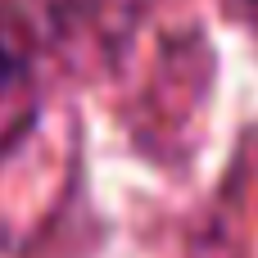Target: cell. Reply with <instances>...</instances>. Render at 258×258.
Wrapping results in <instances>:
<instances>
[{
	"instance_id": "cell-2",
	"label": "cell",
	"mask_w": 258,
	"mask_h": 258,
	"mask_svg": "<svg viewBox=\"0 0 258 258\" xmlns=\"http://www.w3.org/2000/svg\"><path fill=\"white\" fill-rule=\"evenodd\" d=\"M41 95H36V68L27 45L0 23V154L14 150L32 122H36Z\"/></svg>"
},
{
	"instance_id": "cell-1",
	"label": "cell",
	"mask_w": 258,
	"mask_h": 258,
	"mask_svg": "<svg viewBox=\"0 0 258 258\" xmlns=\"http://www.w3.org/2000/svg\"><path fill=\"white\" fill-rule=\"evenodd\" d=\"M141 0H5V27L63 68L109 63L136 32Z\"/></svg>"
},
{
	"instance_id": "cell-3",
	"label": "cell",
	"mask_w": 258,
	"mask_h": 258,
	"mask_svg": "<svg viewBox=\"0 0 258 258\" xmlns=\"http://www.w3.org/2000/svg\"><path fill=\"white\" fill-rule=\"evenodd\" d=\"M236 5H245V9H254V14H258V0H236Z\"/></svg>"
}]
</instances>
